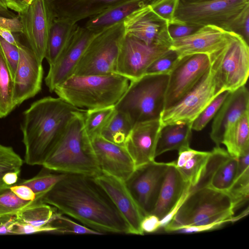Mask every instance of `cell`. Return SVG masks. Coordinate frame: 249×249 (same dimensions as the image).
<instances>
[{"label":"cell","mask_w":249,"mask_h":249,"mask_svg":"<svg viewBox=\"0 0 249 249\" xmlns=\"http://www.w3.org/2000/svg\"><path fill=\"white\" fill-rule=\"evenodd\" d=\"M156 0H151L150 3L152 2H154V1H156Z\"/></svg>","instance_id":"61"},{"label":"cell","mask_w":249,"mask_h":249,"mask_svg":"<svg viewBox=\"0 0 249 249\" xmlns=\"http://www.w3.org/2000/svg\"><path fill=\"white\" fill-rule=\"evenodd\" d=\"M229 222L228 221H221L204 225L185 226L179 228L176 232L185 233L203 232L218 229Z\"/></svg>","instance_id":"47"},{"label":"cell","mask_w":249,"mask_h":249,"mask_svg":"<svg viewBox=\"0 0 249 249\" xmlns=\"http://www.w3.org/2000/svg\"><path fill=\"white\" fill-rule=\"evenodd\" d=\"M128 85V79L116 73L72 75L58 85L53 92L75 107L93 109L115 106Z\"/></svg>","instance_id":"4"},{"label":"cell","mask_w":249,"mask_h":249,"mask_svg":"<svg viewBox=\"0 0 249 249\" xmlns=\"http://www.w3.org/2000/svg\"><path fill=\"white\" fill-rule=\"evenodd\" d=\"M115 111V106L85 110L84 128L89 138L100 135Z\"/></svg>","instance_id":"34"},{"label":"cell","mask_w":249,"mask_h":249,"mask_svg":"<svg viewBox=\"0 0 249 249\" xmlns=\"http://www.w3.org/2000/svg\"><path fill=\"white\" fill-rule=\"evenodd\" d=\"M0 6L5 8H8L6 0H0Z\"/></svg>","instance_id":"59"},{"label":"cell","mask_w":249,"mask_h":249,"mask_svg":"<svg viewBox=\"0 0 249 249\" xmlns=\"http://www.w3.org/2000/svg\"><path fill=\"white\" fill-rule=\"evenodd\" d=\"M248 213H249V207H248L247 208V209L245 211L242 212V213L241 214H240L239 215H238L237 216H233L231 218V222L233 223V222H236V221L239 220L241 218L247 215L248 214Z\"/></svg>","instance_id":"56"},{"label":"cell","mask_w":249,"mask_h":249,"mask_svg":"<svg viewBox=\"0 0 249 249\" xmlns=\"http://www.w3.org/2000/svg\"><path fill=\"white\" fill-rule=\"evenodd\" d=\"M34 0H25L26 3L29 6L31 4Z\"/></svg>","instance_id":"60"},{"label":"cell","mask_w":249,"mask_h":249,"mask_svg":"<svg viewBox=\"0 0 249 249\" xmlns=\"http://www.w3.org/2000/svg\"><path fill=\"white\" fill-rule=\"evenodd\" d=\"M13 88V77L0 46V118L8 116L17 107Z\"/></svg>","instance_id":"31"},{"label":"cell","mask_w":249,"mask_h":249,"mask_svg":"<svg viewBox=\"0 0 249 249\" xmlns=\"http://www.w3.org/2000/svg\"><path fill=\"white\" fill-rule=\"evenodd\" d=\"M12 234H29L41 232L55 233L56 228L49 224L42 227L16 221L15 217L10 224Z\"/></svg>","instance_id":"46"},{"label":"cell","mask_w":249,"mask_h":249,"mask_svg":"<svg viewBox=\"0 0 249 249\" xmlns=\"http://www.w3.org/2000/svg\"><path fill=\"white\" fill-rule=\"evenodd\" d=\"M10 190L19 198L27 201L37 200L35 193L28 186L22 184L10 186Z\"/></svg>","instance_id":"49"},{"label":"cell","mask_w":249,"mask_h":249,"mask_svg":"<svg viewBox=\"0 0 249 249\" xmlns=\"http://www.w3.org/2000/svg\"><path fill=\"white\" fill-rule=\"evenodd\" d=\"M10 186L0 188V223L7 222L23 208L38 201L20 199L10 190Z\"/></svg>","instance_id":"35"},{"label":"cell","mask_w":249,"mask_h":249,"mask_svg":"<svg viewBox=\"0 0 249 249\" xmlns=\"http://www.w3.org/2000/svg\"><path fill=\"white\" fill-rule=\"evenodd\" d=\"M192 123L167 124L160 130L157 144L156 158L166 152L178 150L190 146L192 134Z\"/></svg>","instance_id":"27"},{"label":"cell","mask_w":249,"mask_h":249,"mask_svg":"<svg viewBox=\"0 0 249 249\" xmlns=\"http://www.w3.org/2000/svg\"><path fill=\"white\" fill-rule=\"evenodd\" d=\"M19 174V172H6L2 176V180L5 184L8 186L13 185L17 183Z\"/></svg>","instance_id":"53"},{"label":"cell","mask_w":249,"mask_h":249,"mask_svg":"<svg viewBox=\"0 0 249 249\" xmlns=\"http://www.w3.org/2000/svg\"><path fill=\"white\" fill-rule=\"evenodd\" d=\"M211 66L209 55L194 54L180 58L169 74L164 110L176 104L199 82Z\"/></svg>","instance_id":"11"},{"label":"cell","mask_w":249,"mask_h":249,"mask_svg":"<svg viewBox=\"0 0 249 249\" xmlns=\"http://www.w3.org/2000/svg\"><path fill=\"white\" fill-rule=\"evenodd\" d=\"M170 49L149 46L129 36H124L118 55L115 73L129 81L138 79L146 73L150 64Z\"/></svg>","instance_id":"14"},{"label":"cell","mask_w":249,"mask_h":249,"mask_svg":"<svg viewBox=\"0 0 249 249\" xmlns=\"http://www.w3.org/2000/svg\"><path fill=\"white\" fill-rule=\"evenodd\" d=\"M168 166V162L152 161L136 168L125 181L144 216L155 208Z\"/></svg>","instance_id":"12"},{"label":"cell","mask_w":249,"mask_h":249,"mask_svg":"<svg viewBox=\"0 0 249 249\" xmlns=\"http://www.w3.org/2000/svg\"><path fill=\"white\" fill-rule=\"evenodd\" d=\"M227 193L231 198L234 212L248 201L249 168L237 169L234 182Z\"/></svg>","instance_id":"37"},{"label":"cell","mask_w":249,"mask_h":249,"mask_svg":"<svg viewBox=\"0 0 249 249\" xmlns=\"http://www.w3.org/2000/svg\"><path fill=\"white\" fill-rule=\"evenodd\" d=\"M8 29L0 28V36L8 42L18 46L20 41Z\"/></svg>","instance_id":"52"},{"label":"cell","mask_w":249,"mask_h":249,"mask_svg":"<svg viewBox=\"0 0 249 249\" xmlns=\"http://www.w3.org/2000/svg\"><path fill=\"white\" fill-rule=\"evenodd\" d=\"M234 214L227 193L210 187H202L190 191L173 219L163 229L171 232L185 226L204 225L221 221L231 222Z\"/></svg>","instance_id":"5"},{"label":"cell","mask_w":249,"mask_h":249,"mask_svg":"<svg viewBox=\"0 0 249 249\" xmlns=\"http://www.w3.org/2000/svg\"><path fill=\"white\" fill-rule=\"evenodd\" d=\"M77 111L42 165L50 171L95 177L101 171L84 128V112Z\"/></svg>","instance_id":"3"},{"label":"cell","mask_w":249,"mask_h":249,"mask_svg":"<svg viewBox=\"0 0 249 249\" xmlns=\"http://www.w3.org/2000/svg\"><path fill=\"white\" fill-rule=\"evenodd\" d=\"M49 171L40 172L34 177L22 180L18 184L29 187L35 193L36 199L40 200L45 194L66 175V174Z\"/></svg>","instance_id":"36"},{"label":"cell","mask_w":249,"mask_h":249,"mask_svg":"<svg viewBox=\"0 0 249 249\" xmlns=\"http://www.w3.org/2000/svg\"><path fill=\"white\" fill-rule=\"evenodd\" d=\"M237 158L231 155L216 168L209 187L227 193L231 187L236 174Z\"/></svg>","instance_id":"33"},{"label":"cell","mask_w":249,"mask_h":249,"mask_svg":"<svg viewBox=\"0 0 249 249\" xmlns=\"http://www.w3.org/2000/svg\"><path fill=\"white\" fill-rule=\"evenodd\" d=\"M234 32L243 37L249 44V4L235 17L228 31Z\"/></svg>","instance_id":"43"},{"label":"cell","mask_w":249,"mask_h":249,"mask_svg":"<svg viewBox=\"0 0 249 249\" xmlns=\"http://www.w3.org/2000/svg\"><path fill=\"white\" fill-rule=\"evenodd\" d=\"M249 0H220L187 3L179 1L175 18L201 26L213 25L228 31L238 13Z\"/></svg>","instance_id":"9"},{"label":"cell","mask_w":249,"mask_h":249,"mask_svg":"<svg viewBox=\"0 0 249 249\" xmlns=\"http://www.w3.org/2000/svg\"><path fill=\"white\" fill-rule=\"evenodd\" d=\"M18 17L28 45L42 62L54 19L51 6L47 0H34Z\"/></svg>","instance_id":"13"},{"label":"cell","mask_w":249,"mask_h":249,"mask_svg":"<svg viewBox=\"0 0 249 249\" xmlns=\"http://www.w3.org/2000/svg\"><path fill=\"white\" fill-rule=\"evenodd\" d=\"M77 23L54 20L48 38L45 58L53 64L68 46L78 27Z\"/></svg>","instance_id":"29"},{"label":"cell","mask_w":249,"mask_h":249,"mask_svg":"<svg viewBox=\"0 0 249 249\" xmlns=\"http://www.w3.org/2000/svg\"><path fill=\"white\" fill-rule=\"evenodd\" d=\"M180 0H157L149 4L152 11L168 23L175 18Z\"/></svg>","instance_id":"42"},{"label":"cell","mask_w":249,"mask_h":249,"mask_svg":"<svg viewBox=\"0 0 249 249\" xmlns=\"http://www.w3.org/2000/svg\"><path fill=\"white\" fill-rule=\"evenodd\" d=\"M133 126L125 114L115 109L100 136L112 143L124 146L126 139Z\"/></svg>","instance_id":"32"},{"label":"cell","mask_w":249,"mask_h":249,"mask_svg":"<svg viewBox=\"0 0 249 249\" xmlns=\"http://www.w3.org/2000/svg\"><path fill=\"white\" fill-rule=\"evenodd\" d=\"M161 128L160 119L140 122L133 125L124 146L132 158L135 168L155 160Z\"/></svg>","instance_id":"20"},{"label":"cell","mask_w":249,"mask_h":249,"mask_svg":"<svg viewBox=\"0 0 249 249\" xmlns=\"http://www.w3.org/2000/svg\"><path fill=\"white\" fill-rule=\"evenodd\" d=\"M14 217L5 223H0V234H12L10 224Z\"/></svg>","instance_id":"54"},{"label":"cell","mask_w":249,"mask_h":249,"mask_svg":"<svg viewBox=\"0 0 249 249\" xmlns=\"http://www.w3.org/2000/svg\"><path fill=\"white\" fill-rule=\"evenodd\" d=\"M215 0H180V1L181 2H187V3L215 1Z\"/></svg>","instance_id":"57"},{"label":"cell","mask_w":249,"mask_h":249,"mask_svg":"<svg viewBox=\"0 0 249 249\" xmlns=\"http://www.w3.org/2000/svg\"><path fill=\"white\" fill-rule=\"evenodd\" d=\"M169 74H145L131 81L115 105L116 110L125 114L133 125L160 119L164 110Z\"/></svg>","instance_id":"6"},{"label":"cell","mask_w":249,"mask_h":249,"mask_svg":"<svg viewBox=\"0 0 249 249\" xmlns=\"http://www.w3.org/2000/svg\"><path fill=\"white\" fill-rule=\"evenodd\" d=\"M0 16L8 18H13L16 17L15 14L11 12L8 8H5L1 6H0Z\"/></svg>","instance_id":"55"},{"label":"cell","mask_w":249,"mask_h":249,"mask_svg":"<svg viewBox=\"0 0 249 249\" xmlns=\"http://www.w3.org/2000/svg\"><path fill=\"white\" fill-rule=\"evenodd\" d=\"M179 59L178 53L169 49L150 64L145 74H169Z\"/></svg>","instance_id":"40"},{"label":"cell","mask_w":249,"mask_h":249,"mask_svg":"<svg viewBox=\"0 0 249 249\" xmlns=\"http://www.w3.org/2000/svg\"><path fill=\"white\" fill-rule=\"evenodd\" d=\"M54 19L77 23L116 5L131 0H47Z\"/></svg>","instance_id":"23"},{"label":"cell","mask_w":249,"mask_h":249,"mask_svg":"<svg viewBox=\"0 0 249 249\" xmlns=\"http://www.w3.org/2000/svg\"><path fill=\"white\" fill-rule=\"evenodd\" d=\"M222 143L232 157L237 158L249 153V111L243 114L226 131Z\"/></svg>","instance_id":"28"},{"label":"cell","mask_w":249,"mask_h":249,"mask_svg":"<svg viewBox=\"0 0 249 249\" xmlns=\"http://www.w3.org/2000/svg\"><path fill=\"white\" fill-rule=\"evenodd\" d=\"M190 186L172 162H168L155 208L151 213L163 218L178 203L185 190Z\"/></svg>","instance_id":"24"},{"label":"cell","mask_w":249,"mask_h":249,"mask_svg":"<svg viewBox=\"0 0 249 249\" xmlns=\"http://www.w3.org/2000/svg\"><path fill=\"white\" fill-rule=\"evenodd\" d=\"M0 28L8 29L12 32L23 33L22 26L18 16L13 18L0 16Z\"/></svg>","instance_id":"50"},{"label":"cell","mask_w":249,"mask_h":249,"mask_svg":"<svg viewBox=\"0 0 249 249\" xmlns=\"http://www.w3.org/2000/svg\"><path fill=\"white\" fill-rule=\"evenodd\" d=\"M4 173H0V188L10 186L5 184L2 180V176Z\"/></svg>","instance_id":"58"},{"label":"cell","mask_w":249,"mask_h":249,"mask_svg":"<svg viewBox=\"0 0 249 249\" xmlns=\"http://www.w3.org/2000/svg\"><path fill=\"white\" fill-rule=\"evenodd\" d=\"M59 213L54 207L38 200L19 211L15 215V220L18 222L42 227L50 224Z\"/></svg>","instance_id":"30"},{"label":"cell","mask_w":249,"mask_h":249,"mask_svg":"<svg viewBox=\"0 0 249 249\" xmlns=\"http://www.w3.org/2000/svg\"><path fill=\"white\" fill-rule=\"evenodd\" d=\"M23 161L10 146L0 143V173L7 172H20Z\"/></svg>","instance_id":"41"},{"label":"cell","mask_w":249,"mask_h":249,"mask_svg":"<svg viewBox=\"0 0 249 249\" xmlns=\"http://www.w3.org/2000/svg\"><path fill=\"white\" fill-rule=\"evenodd\" d=\"M160 219L156 215L152 213L144 215L141 223V228L142 232L153 233L160 228Z\"/></svg>","instance_id":"48"},{"label":"cell","mask_w":249,"mask_h":249,"mask_svg":"<svg viewBox=\"0 0 249 249\" xmlns=\"http://www.w3.org/2000/svg\"><path fill=\"white\" fill-rule=\"evenodd\" d=\"M227 33V31L217 26H203L188 36L173 39L170 49L175 51L179 58L199 53L210 55L223 44Z\"/></svg>","instance_id":"21"},{"label":"cell","mask_w":249,"mask_h":249,"mask_svg":"<svg viewBox=\"0 0 249 249\" xmlns=\"http://www.w3.org/2000/svg\"><path fill=\"white\" fill-rule=\"evenodd\" d=\"M89 140L101 172L126 181L136 168L125 147L112 143L101 136Z\"/></svg>","instance_id":"19"},{"label":"cell","mask_w":249,"mask_h":249,"mask_svg":"<svg viewBox=\"0 0 249 249\" xmlns=\"http://www.w3.org/2000/svg\"><path fill=\"white\" fill-rule=\"evenodd\" d=\"M249 111V92L245 85L230 92L212 123L210 137L216 146L222 144L224 134L243 114Z\"/></svg>","instance_id":"22"},{"label":"cell","mask_w":249,"mask_h":249,"mask_svg":"<svg viewBox=\"0 0 249 249\" xmlns=\"http://www.w3.org/2000/svg\"><path fill=\"white\" fill-rule=\"evenodd\" d=\"M7 8L18 13L25 10L28 6L25 0H6Z\"/></svg>","instance_id":"51"},{"label":"cell","mask_w":249,"mask_h":249,"mask_svg":"<svg viewBox=\"0 0 249 249\" xmlns=\"http://www.w3.org/2000/svg\"><path fill=\"white\" fill-rule=\"evenodd\" d=\"M40 200L102 234H129L125 221L94 177L66 174Z\"/></svg>","instance_id":"1"},{"label":"cell","mask_w":249,"mask_h":249,"mask_svg":"<svg viewBox=\"0 0 249 249\" xmlns=\"http://www.w3.org/2000/svg\"><path fill=\"white\" fill-rule=\"evenodd\" d=\"M0 46L14 79L20 57L18 48L8 42L0 36Z\"/></svg>","instance_id":"45"},{"label":"cell","mask_w":249,"mask_h":249,"mask_svg":"<svg viewBox=\"0 0 249 249\" xmlns=\"http://www.w3.org/2000/svg\"><path fill=\"white\" fill-rule=\"evenodd\" d=\"M123 22L125 35L147 45L170 48L172 45L168 23L154 13L149 4L133 12Z\"/></svg>","instance_id":"15"},{"label":"cell","mask_w":249,"mask_h":249,"mask_svg":"<svg viewBox=\"0 0 249 249\" xmlns=\"http://www.w3.org/2000/svg\"><path fill=\"white\" fill-rule=\"evenodd\" d=\"M209 57L220 93L232 92L245 85L249 75V46L242 36L228 31L223 44Z\"/></svg>","instance_id":"7"},{"label":"cell","mask_w":249,"mask_h":249,"mask_svg":"<svg viewBox=\"0 0 249 249\" xmlns=\"http://www.w3.org/2000/svg\"><path fill=\"white\" fill-rule=\"evenodd\" d=\"M230 92L225 90L216 96L193 121L192 129L197 131L203 129L215 116Z\"/></svg>","instance_id":"39"},{"label":"cell","mask_w":249,"mask_h":249,"mask_svg":"<svg viewBox=\"0 0 249 249\" xmlns=\"http://www.w3.org/2000/svg\"><path fill=\"white\" fill-rule=\"evenodd\" d=\"M178 157L172 163L178 169L184 179L190 185L196 186L204 171L210 151H201L193 149L190 146L178 150Z\"/></svg>","instance_id":"25"},{"label":"cell","mask_w":249,"mask_h":249,"mask_svg":"<svg viewBox=\"0 0 249 249\" xmlns=\"http://www.w3.org/2000/svg\"><path fill=\"white\" fill-rule=\"evenodd\" d=\"M94 178L123 217L129 228V234L143 235L141 223L144 215L125 181L103 172Z\"/></svg>","instance_id":"18"},{"label":"cell","mask_w":249,"mask_h":249,"mask_svg":"<svg viewBox=\"0 0 249 249\" xmlns=\"http://www.w3.org/2000/svg\"><path fill=\"white\" fill-rule=\"evenodd\" d=\"M56 228L55 233L61 234L102 235L84 225H81L72 220L68 217L59 213L50 224Z\"/></svg>","instance_id":"38"},{"label":"cell","mask_w":249,"mask_h":249,"mask_svg":"<svg viewBox=\"0 0 249 249\" xmlns=\"http://www.w3.org/2000/svg\"><path fill=\"white\" fill-rule=\"evenodd\" d=\"M18 47L20 57L13 79V100L17 107L40 92L43 77L42 62L30 47L20 41Z\"/></svg>","instance_id":"16"},{"label":"cell","mask_w":249,"mask_h":249,"mask_svg":"<svg viewBox=\"0 0 249 249\" xmlns=\"http://www.w3.org/2000/svg\"><path fill=\"white\" fill-rule=\"evenodd\" d=\"M151 0H131L113 6L88 18L84 27L98 32L123 21L137 9L149 4Z\"/></svg>","instance_id":"26"},{"label":"cell","mask_w":249,"mask_h":249,"mask_svg":"<svg viewBox=\"0 0 249 249\" xmlns=\"http://www.w3.org/2000/svg\"><path fill=\"white\" fill-rule=\"evenodd\" d=\"M220 92L211 66L197 85L176 104L163 111L161 127L174 124L193 123L202 111Z\"/></svg>","instance_id":"10"},{"label":"cell","mask_w":249,"mask_h":249,"mask_svg":"<svg viewBox=\"0 0 249 249\" xmlns=\"http://www.w3.org/2000/svg\"><path fill=\"white\" fill-rule=\"evenodd\" d=\"M203 26L189 23L174 19L168 23L169 35L173 39L179 38L188 36Z\"/></svg>","instance_id":"44"},{"label":"cell","mask_w":249,"mask_h":249,"mask_svg":"<svg viewBox=\"0 0 249 249\" xmlns=\"http://www.w3.org/2000/svg\"><path fill=\"white\" fill-rule=\"evenodd\" d=\"M82 110L58 97L33 102L23 112L20 125L25 163L42 165L71 119Z\"/></svg>","instance_id":"2"},{"label":"cell","mask_w":249,"mask_h":249,"mask_svg":"<svg viewBox=\"0 0 249 249\" xmlns=\"http://www.w3.org/2000/svg\"><path fill=\"white\" fill-rule=\"evenodd\" d=\"M124 36L123 21L97 33L85 50L73 75L115 73L117 59Z\"/></svg>","instance_id":"8"},{"label":"cell","mask_w":249,"mask_h":249,"mask_svg":"<svg viewBox=\"0 0 249 249\" xmlns=\"http://www.w3.org/2000/svg\"><path fill=\"white\" fill-rule=\"evenodd\" d=\"M98 32L78 26L71 41L55 61L50 65L45 78L50 92L71 76L87 46Z\"/></svg>","instance_id":"17"}]
</instances>
